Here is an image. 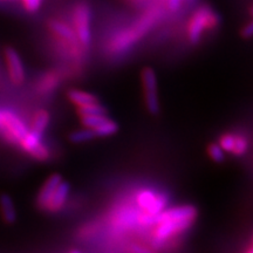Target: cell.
I'll return each instance as SVG.
<instances>
[{
    "instance_id": "13",
    "label": "cell",
    "mask_w": 253,
    "mask_h": 253,
    "mask_svg": "<svg viewBox=\"0 0 253 253\" xmlns=\"http://www.w3.org/2000/svg\"><path fill=\"white\" fill-rule=\"evenodd\" d=\"M0 213L5 223L13 224L17 220V211L11 196L2 194L0 196Z\"/></svg>"
},
{
    "instance_id": "9",
    "label": "cell",
    "mask_w": 253,
    "mask_h": 253,
    "mask_svg": "<svg viewBox=\"0 0 253 253\" xmlns=\"http://www.w3.org/2000/svg\"><path fill=\"white\" fill-rule=\"evenodd\" d=\"M219 145L225 153L242 156L248 153L249 141L245 136L236 134H224L219 138Z\"/></svg>"
},
{
    "instance_id": "5",
    "label": "cell",
    "mask_w": 253,
    "mask_h": 253,
    "mask_svg": "<svg viewBox=\"0 0 253 253\" xmlns=\"http://www.w3.org/2000/svg\"><path fill=\"white\" fill-rule=\"evenodd\" d=\"M74 32L78 41L82 46H88L91 40L90 19L91 11L87 2H79L74 8Z\"/></svg>"
},
{
    "instance_id": "16",
    "label": "cell",
    "mask_w": 253,
    "mask_h": 253,
    "mask_svg": "<svg viewBox=\"0 0 253 253\" xmlns=\"http://www.w3.org/2000/svg\"><path fill=\"white\" fill-rule=\"evenodd\" d=\"M119 130V126L118 123L113 120H110L107 118L106 121H103L101 125H99L93 128V131L95 136H110L116 134Z\"/></svg>"
},
{
    "instance_id": "14",
    "label": "cell",
    "mask_w": 253,
    "mask_h": 253,
    "mask_svg": "<svg viewBox=\"0 0 253 253\" xmlns=\"http://www.w3.org/2000/svg\"><path fill=\"white\" fill-rule=\"evenodd\" d=\"M68 100L71 101L73 104L78 107H84L87 106V104L99 102V99L96 96L90 93H87V91L79 90V89H71L67 94Z\"/></svg>"
},
{
    "instance_id": "11",
    "label": "cell",
    "mask_w": 253,
    "mask_h": 253,
    "mask_svg": "<svg viewBox=\"0 0 253 253\" xmlns=\"http://www.w3.org/2000/svg\"><path fill=\"white\" fill-rule=\"evenodd\" d=\"M62 181V177L58 175V173H54V175L49 176L48 178L46 179V182L43 183L42 188H41L39 195H38V205H39L40 209H43L46 210L47 203H48L50 196H52L56 186L59 185V183Z\"/></svg>"
},
{
    "instance_id": "3",
    "label": "cell",
    "mask_w": 253,
    "mask_h": 253,
    "mask_svg": "<svg viewBox=\"0 0 253 253\" xmlns=\"http://www.w3.org/2000/svg\"><path fill=\"white\" fill-rule=\"evenodd\" d=\"M219 24V17L210 6L203 5L192 13L188 24V38L191 43H197L205 31L213 30Z\"/></svg>"
},
{
    "instance_id": "17",
    "label": "cell",
    "mask_w": 253,
    "mask_h": 253,
    "mask_svg": "<svg viewBox=\"0 0 253 253\" xmlns=\"http://www.w3.org/2000/svg\"><path fill=\"white\" fill-rule=\"evenodd\" d=\"M94 137H96V136H95L93 129L86 128V126H84V129L72 132L71 136H69V140H71L73 143H84V142L93 140Z\"/></svg>"
},
{
    "instance_id": "22",
    "label": "cell",
    "mask_w": 253,
    "mask_h": 253,
    "mask_svg": "<svg viewBox=\"0 0 253 253\" xmlns=\"http://www.w3.org/2000/svg\"><path fill=\"white\" fill-rule=\"evenodd\" d=\"M166 2H167L168 8H169L170 11L175 12V11H178L179 7L182 6L183 0H166Z\"/></svg>"
},
{
    "instance_id": "24",
    "label": "cell",
    "mask_w": 253,
    "mask_h": 253,
    "mask_svg": "<svg viewBox=\"0 0 253 253\" xmlns=\"http://www.w3.org/2000/svg\"><path fill=\"white\" fill-rule=\"evenodd\" d=\"M161 1H166V0H161Z\"/></svg>"
},
{
    "instance_id": "15",
    "label": "cell",
    "mask_w": 253,
    "mask_h": 253,
    "mask_svg": "<svg viewBox=\"0 0 253 253\" xmlns=\"http://www.w3.org/2000/svg\"><path fill=\"white\" fill-rule=\"evenodd\" d=\"M49 123V113L47 110L41 109L39 112L36 113L33 118V122H32L31 130L34 131L36 134L42 136L43 131L46 130L47 126Z\"/></svg>"
},
{
    "instance_id": "23",
    "label": "cell",
    "mask_w": 253,
    "mask_h": 253,
    "mask_svg": "<svg viewBox=\"0 0 253 253\" xmlns=\"http://www.w3.org/2000/svg\"><path fill=\"white\" fill-rule=\"evenodd\" d=\"M252 34H253V25L252 23H249L244 28H243L242 36L244 38H250Z\"/></svg>"
},
{
    "instance_id": "2",
    "label": "cell",
    "mask_w": 253,
    "mask_h": 253,
    "mask_svg": "<svg viewBox=\"0 0 253 253\" xmlns=\"http://www.w3.org/2000/svg\"><path fill=\"white\" fill-rule=\"evenodd\" d=\"M161 15V9L157 7L150 8L138 19L136 23L129 27L128 30L120 32L113 38L109 43V48L113 52H123L128 49L131 45H134L136 41H138L142 37L150 30V27L156 23Z\"/></svg>"
},
{
    "instance_id": "7",
    "label": "cell",
    "mask_w": 253,
    "mask_h": 253,
    "mask_svg": "<svg viewBox=\"0 0 253 253\" xmlns=\"http://www.w3.org/2000/svg\"><path fill=\"white\" fill-rule=\"evenodd\" d=\"M137 205L142 209L143 212H147L153 216H157L161 211L164 210L168 203V199L164 195L157 194L151 190L143 189L136 195Z\"/></svg>"
},
{
    "instance_id": "20",
    "label": "cell",
    "mask_w": 253,
    "mask_h": 253,
    "mask_svg": "<svg viewBox=\"0 0 253 253\" xmlns=\"http://www.w3.org/2000/svg\"><path fill=\"white\" fill-rule=\"evenodd\" d=\"M208 154H209V156L212 158L214 162L220 163L224 161V150L221 149V147L219 144L212 143V144L209 145Z\"/></svg>"
},
{
    "instance_id": "6",
    "label": "cell",
    "mask_w": 253,
    "mask_h": 253,
    "mask_svg": "<svg viewBox=\"0 0 253 253\" xmlns=\"http://www.w3.org/2000/svg\"><path fill=\"white\" fill-rule=\"evenodd\" d=\"M142 84H143L145 106L151 114H157L160 110L157 96V79L156 73L153 68L145 67L141 74Z\"/></svg>"
},
{
    "instance_id": "12",
    "label": "cell",
    "mask_w": 253,
    "mask_h": 253,
    "mask_svg": "<svg viewBox=\"0 0 253 253\" xmlns=\"http://www.w3.org/2000/svg\"><path fill=\"white\" fill-rule=\"evenodd\" d=\"M49 30L55 34L56 37L62 39L65 42H67L68 45L74 46L78 45V38L75 36V32L73 28H71L68 25L59 20H50L49 24Z\"/></svg>"
},
{
    "instance_id": "18",
    "label": "cell",
    "mask_w": 253,
    "mask_h": 253,
    "mask_svg": "<svg viewBox=\"0 0 253 253\" xmlns=\"http://www.w3.org/2000/svg\"><path fill=\"white\" fill-rule=\"evenodd\" d=\"M78 112L80 116L84 115H106L107 109L103 106H101L100 102H95L87 104V106L79 107Z\"/></svg>"
},
{
    "instance_id": "19",
    "label": "cell",
    "mask_w": 253,
    "mask_h": 253,
    "mask_svg": "<svg viewBox=\"0 0 253 253\" xmlns=\"http://www.w3.org/2000/svg\"><path fill=\"white\" fill-rule=\"evenodd\" d=\"M106 115H84L81 116V122L86 128L93 129L95 126L101 125L103 121H106Z\"/></svg>"
},
{
    "instance_id": "4",
    "label": "cell",
    "mask_w": 253,
    "mask_h": 253,
    "mask_svg": "<svg viewBox=\"0 0 253 253\" xmlns=\"http://www.w3.org/2000/svg\"><path fill=\"white\" fill-rule=\"evenodd\" d=\"M28 128L17 114L6 108H0V136L9 143L19 144L26 135Z\"/></svg>"
},
{
    "instance_id": "8",
    "label": "cell",
    "mask_w": 253,
    "mask_h": 253,
    "mask_svg": "<svg viewBox=\"0 0 253 253\" xmlns=\"http://www.w3.org/2000/svg\"><path fill=\"white\" fill-rule=\"evenodd\" d=\"M4 56L9 80L14 84H21L25 81L26 75H25L24 63L21 61V58L19 56L17 50L12 47H7L4 52Z\"/></svg>"
},
{
    "instance_id": "10",
    "label": "cell",
    "mask_w": 253,
    "mask_h": 253,
    "mask_svg": "<svg viewBox=\"0 0 253 253\" xmlns=\"http://www.w3.org/2000/svg\"><path fill=\"white\" fill-rule=\"evenodd\" d=\"M69 195V184L67 182L61 181L59 183V185L56 186L52 196H50L48 203H47L46 210L52 211V212H55V211H59L63 205H65L66 201H67Z\"/></svg>"
},
{
    "instance_id": "1",
    "label": "cell",
    "mask_w": 253,
    "mask_h": 253,
    "mask_svg": "<svg viewBox=\"0 0 253 253\" xmlns=\"http://www.w3.org/2000/svg\"><path fill=\"white\" fill-rule=\"evenodd\" d=\"M197 216V210L191 205L176 207L161 211L157 214L154 244L162 245L168 239L188 230Z\"/></svg>"
},
{
    "instance_id": "21",
    "label": "cell",
    "mask_w": 253,
    "mask_h": 253,
    "mask_svg": "<svg viewBox=\"0 0 253 253\" xmlns=\"http://www.w3.org/2000/svg\"><path fill=\"white\" fill-rule=\"evenodd\" d=\"M21 2H23L24 8L27 12L34 13V12H37L40 8L41 4H42V0H21Z\"/></svg>"
}]
</instances>
